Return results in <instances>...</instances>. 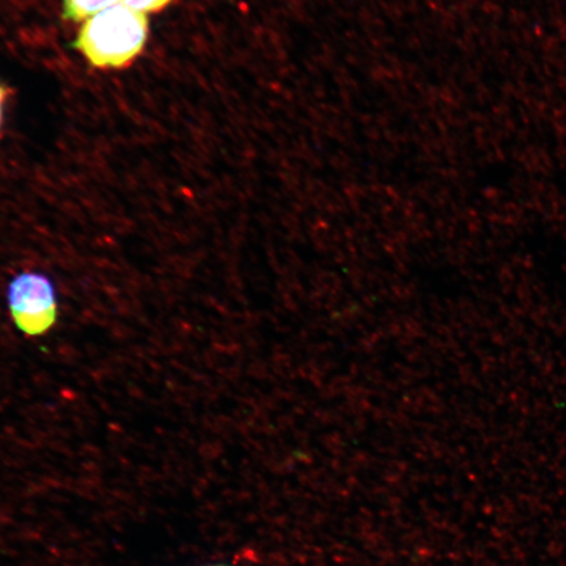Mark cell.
I'll return each mask as SVG.
<instances>
[{
	"label": "cell",
	"instance_id": "1",
	"mask_svg": "<svg viewBox=\"0 0 566 566\" xmlns=\"http://www.w3.org/2000/svg\"><path fill=\"white\" fill-rule=\"evenodd\" d=\"M147 34L145 13L117 3L86 21L74 48L95 67L122 69L144 51Z\"/></svg>",
	"mask_w": 566,
	"mask_h": 566
},
{
	"label": "cell",
	"instance_id": "2",
	"mask_svg": "<svg viewBox=\"0 0 566 566\" xmlns=\"http://www.w3.org/2000/svg\"><path fill=\"white\" fill-rule=\"evenodd\" d=\"M7 304L15 327L28 337L48 334L59 317V296L48 274L24 271L7 287Z\"/></svg>",
	"mask_w": 566,
	"mask_h": 566
},
{
	"label": "cell",
	"instance_id": "3",
	"mask_svg": "<svg viewBox=\"0 0 566 566\" xmlns=\"http://www.w3.org/2000/svg\"><path fill=\"white\" fill-rule=\"evenodd\" d=\"M117 2L118 0H63V18L81 21L97 15Z\"/></svg>",
	"mask_w": 566,
	"mask_h": 566
},
{
	"label": "cell",
	"instance_id": "4",
	"mask_svg": "<svg viewBox=\"0 0 566 566\" xmlns=\"http://www.w3.org/2000/svg\"><path fill=\"white\" fill-rule=\"evenodd\" d=\"M171 2L172 0H123L129 9L142 13L161 11Z\"/></svg>",
	"mask_w": 566,
	"mask_h": 566
},
{
	"label": "cell",
	"instance_id": "5",
	"mask_svg": "<svg viewBox=\"0 0 566 566\" xmlns=\"http://www.w3.org/2000/svg\"><path fill=\"white\" fill-rule=\"evenodd\" d=\"M9 95V91L0 86V119H2V106L6 101V96Z\"/></svg>",
	"mask_w": 566,
	"mask_h": 566
}]
</instances>
